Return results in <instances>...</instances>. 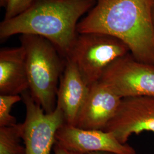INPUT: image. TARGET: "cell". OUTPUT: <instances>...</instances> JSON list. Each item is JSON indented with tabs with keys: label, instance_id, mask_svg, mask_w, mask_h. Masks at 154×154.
<instances>
[{
	"label": "cell",
	"instance_id": "cell-1",
	"mask_svg": "<svg viewBox=\"0 0 154 154\" xmlns=\"http://www.w3.org/2000/svg\"><path fill=\"white\" fill-rule=\"evenodd\" d=\"M154 0H95L80 20L78 34L102 33L121 39L138 61L154 65Z\"/></svg>",
	"mask_w": 154,
	"mask_h": 154
},
{
	"label": "cell",
	"instance_id": "cell-2",
	"mask_svg": "<svg viewBox=\"0 0 154 154\" xmlns=\"http://www.w3.org/2000/svg\"><path fill=\"white\" fill-rule=\"evenodd\" d=\"M95 4V0H36L22 14L1 22L0 38L16 34L41 36L67 58L78 35V23Z\"/></svg>",
	"mask_w": 154,
	"mask_h": 154
},
{
	"label": "cell",
	"instance_id": "cell-3",
	"mask_svg": "<svg viewBox=\"0 0 154 154\" xmlns=\"http://www.w3.org/2000/svg\"><path fill=\"white\" fill-rule=\"evenodd\" d=\"M20 39L25 51L29 91L45 112H51L57 106V94L66 58L42 37L23 34Z\"/></svg>",
	"mask_w": 154,
	"mask_h": 154
},
{
	"label": "cell",
	"instance_id": "cell-4",
	"mask_svg": "<svg viewBox=\"0 0 154 154\" xmlns=\"http://www.w3.org/2000/svg\"><path fill=\"white\" fill-rule=\"evenodd\" d=\"M128 53V46L115 37L102 33H83L78 34L67 58L75 63L90 86L99 81L112 63Z\"/></svg>",
	"mask_w": 154,
	"mask_h": 154
},
{
	"label": "cell",
	"instance_id": "cell-5",
	"mask_svg": "<svg viewBox=\"0 0 154 154\" xmlns=\"http://www.w3.org/2000/svg\"><path fill=\"white\" fill-rule=\"evenodd\" d=\"M21 96L26 109L22 123L25 154H50L56 142L57 132L66 123L63 112L58 105L53 112H45L29 90Z\"/></svg>",
	"mask_w": 154,
	"mask_h": 154
},
{
	"label": "cell",
	"instance_id": "cell-6",
	"mask_svg": "<svg viewBox=\"0 0 154 154\" xmlns=\"http://www.w3.org/2000/svg\"><path fill=\"white\" fill-rule=\"evenodd\" d=\"M99 81L122 99L154 96V65L138 61L128 53L112 63Z\"/></svg>",
	"mask_w": 154,
	"mask_h": 154
},
{
	"label": "cell",
	"instance_id": "cell-7",
	"mask_svg": "<svg viewBox=\"0 0 154 154\" xmlns=\"http://www.w3.org/2000/svg\"><path fill=\"white\" fill-rule=\"evenodd\" d=\"M104 131L112 133L123 144L133 134L143 131L154 134V96L122 98Z\"/></svg>",
	"mask_w": 154,
	"mask_h": 154
},
{
	"label": "cell",
	"instance_id": "cell-8",
	"mask_svg": "<svg viewBox=\"0 0 154 154\" xmlns=\"http://www.w3.org/2000/svg\"><path fill=\"white\" fill-rule=\"evenodd\" d=\"M56 142L66 149L82 154L96 152L137 154L131 146L121 143L111 132L79 128L66 123L57 132Z\"/></svg>",
	"mask_w": 154,
	"mask_h": 154
},
{
	"label": "cell",
	"instance_id": "cell-9",
	"mask_svg": "<svg viewBox=\"0 0 154 154\" xmlns=\"http://www.w3.org/2000/svg\"><path fill=\"white\" fill-rule=\"evenodd\" d=\"M121 100L100 81L89 86L88 94L75 126L86 130H104L116 115Z\"/></svg>",
	"mask_w": 154,
	"mask_h": 154
},
{
	"label": "cell",
	"instance_id": "cell-10",
	"mask_svg": "<svg viewBox=\"0 0 154 154\" xmlns=\"http://www.w3.org/2000/svg\"><path fill=\"white\" fill-rule=\"evenodd\" d=\"M89 86L77 65L66 58L57 94V105L62 110L66 124L75 126L77 118L88 94Z\"/></svg>",
	"mask_w": 154,
	"mask_h": 154
},
{
	"label": "cell",
	"instance_id": "cell-11",
	"mask_svg": "<svg viewBox=\"0 0 154 154\" xmlns=\"http://www.w3.org/2000/svg\"><path fill=\"white\" fill-rule=\"evenodd\" d=\"M29 85L26 55L21 45L0 50V94L22 95Z\"/></svg>",
	"mask_w": 154,
	"mask_h": 154
},
{
	"label": "cell",
	"instance_id": "cell-12",
	"mask_svg": "<svg viewBox=\"0 0 154 154\" xmlns=\"http://www.w3.org/2000/svg\"><path fill=\"white\" fill-rule=\"evenodd\" d=\"M22 139V123L0 127V154H25Z\"/></svg>",
	"mask_w": 154,
	"mask_h": 154
},
{
	"label": "cell",
	"instance_id": "cell-13",
	"mask_svg": "<svg viewBox=\"0 0 154 154\" xmlns=\"http://www.w3.org/2000/svg\"><path fill=\"white\" fill-rule=\"evenodd\" d=\"M21 100L20 95L0 94V127L16 125V118L11 112L13 106Z\"/></svg>",
	"mask_w": 154,
	"mask_h": 154
},
{
	"label": "cell",
	"instance_id": "cell-14",
	"mask_svg": "<svg viewBox=\"0 0 154 154\" xmlns=\"http://www.w3.org/2000/svg\"><path fill=\"white\" fill-rule=\"evenodd\" d=\"M36 0H8L4 20L11 19L27 11Z\"/></svg>",
	"mask_w": 154,
	"mask_h": 154
},
{
	"label": "cell",
	"instance_id": "cell-15",
	"mask_svg": "<svg viewBox=\"0 0 154 154\" xmlns=\"http://www.w3.org/2000/svg\"><path fill=\"white\" fill-rule=\"evenodd\" d=\"M53 150L54 152V154H82L72 151L66 149L57 142H55L54 146L53 147Z\"/></svg>",
	"mask_w": 154,
	"mask_h": 154
},
{
	"label": "cell",
	"instance_id": "cell-16",
	"mask_svg": "<svg viewBox=\"0 0 154 154\" xmlns=\"http://www.w3.org/2000/svg\"><path fill=\"white\" fill-rule=\"evenodd\" d=\"M8 0H0V6L5 8Z\"/></svg>",
	"mask_w": 154,
	"mask_h": 154
},
{
	"label": "cell",
	"instance_id": "cell-17",
	"mask_svg": "<svg viewBox=\"0 0 154 154\" xmlns=\"http://www.w3.org/2000/svg\"><path fill=\"white\" fill-rule=\"evenodd\" d=\"M88 154H114L110 153V152H91Z\"/></svg>",
	"mask_w": 154,
	"mask_h": 154
},
{
	"label": "cell",
	"instance_id": "cell-18",
	"mask_svg": "<svg viewBox=\"0 0 154 154\" xmlns=\"http://www.w3.org/2000/svg\"><path fill=\"white\" fill-rule=\"evenodd\" d=\"M152 17H153V21L154 23V6H153V9H152Z\"/></svg>",
	"mask_w": 154,
	"mask_h": 154
}]
</instances>
